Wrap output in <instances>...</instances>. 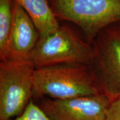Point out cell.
<instances>
[{
    "label": "cell",
    "instance_id": "6da1fadb",
    "mask_svg": "<svg viewBox=\"0 0 120 120\" xmlns=\"http://www.w3.org/2000/svg\"><path fill=\"white\" fill-rule=\"evenodd\" d=\"M34 96L65 99L101 94L89 65L69 64L35 68Z\"/></svg>",
    "mask_w": 120,
    "mask_h": 120
},
{
    "label": "cell",
    "instance_id": "7a4b0ae2",
    "mask_svg": "<svg viewBox=\"0 0 120 120\" xmlns=\"http://www.w3.org/2000/svg\"><path fill=\"white\" fill-rule=\"evenodd\" d=\"M48 1L57 19L76 25L90 43L105 28L120 23V0Z\"/></svg>",
    "mask_w": 120,
    "mask_h": 120
},
{
    "label": "cell",
    "instance_id": "3957f363",
    "mask_svg": "<svg viewBox=\"0 0 120 120\" xmlns=\"http://www.w3.org/2000/svg\"><path fill=\"white\" fill-rule=\"evenodd\" d=\"M94 47L68 26L60 25L50 34L40 37L31 56L35 68L55 65H90Z\"/></svg>",
    "mask_w": 120,
    "mask_h": 120
},
{
    "label": "cell",
    "instance_id": "277c9868",
    "mask_svg": "<svg viewBox=\"0 0 120 120\" xmlns=\"http://www.w3.org/2000/svg\"><path fill=\"white\" fill-rule=\"evenodd\" d=\"M32 60L0 62V120H10L24 111L34 96Z\"/></svg>",
    "mask_w": 120,
    "mask_h": 120
},
{
    "label": "cell",
    "instance_id": "5b68a950",
    "mask_svg": "<svg viewBox=\"0 0 120 120\" xmlns=\"http://www.w3.org/2000/svg\"><path fill=\"white\" fill-rule=\"evenodd\" d=\"M92 45L94 53L89 65L101 94L113 101L120 98V23L102 30Z\"/></svg>",
    "mask_w": 120,
    "mask_h": 120
},
{
    "label": "cell",
    "instance_id": "8992f818",
    "mask_svg": "<svg viewBox=\"0 0 120 120\" xmlns=\"http://www.w3.org/2000/svg\"><path fill=\"white\" fill-rule=\"evenodd\" d=\"M112 101L103 94L65 99L45 98L39 107L51 120H105Z\"/></svg>",
    "mask_w": 120,
    "mask_h": 120
},
{
    "label": "cell",
    "instance_id": "52a82bcc",
    "mask_svg": "<svg viewBox=\"0 0 120 120\" xmlns=\"http://www.w3.org/2000/svg\"><path fill=\"white\" fill-rule=\"evenodd\" d=\"M40 35L33 21L20 5L14 1L13 19L8 39L0 60H31Z\"/></svg>",
    "mask_w": 120,
    "mask_h": 120
},
{
    "label": "cell",
    "instance_id": "ba28073f",
    "mask_svg": "<svg viewBox=\"0 0 120 120\" xmlns=\"http://www.w3.org/2000/svg\"><path fill=\"white\" fill-rule=\"evenodd\" d=\"M22 6L33 21L40 37L50 34L60 24L48 0H14Z\"/></svg>",
    "mask_w": 120,
    "mask_h": 120
},
{
    "label": "cell",
    "instance_id": "9c48e42d",
    "mask_svg": "<svg viewBox=\"0 0 120 120\" xmlns=\"http://www.w3.org/2000/svg\"><path fill=\"white\" fill-rule=\"evenodd\" d=\"M14 0H0V54L4 51L13 19Z\"/></svg>",
    "mask_w": 120,
    "mask_h": 120
},
{
    "label": "cell",
    "instance_id": "30bf717a",
    "mask_svg": "<svg viewBox=\"0 0 120 120\" xmlns=\"http://www.w3.org/2000/svg\"><path fill=\"white\" fill-rule=\"evenodd\" d=\"M10 120H51L39 105L31 100L19 116Z\"/></svg>",
    "mask_w": 120,
    "mask_h": 120
},
{
    "label": "cell",
    "instance_id": "8fae6325",
    "mask_svg": "<svg viewBox=\"0 0 120 120\" xmlns=\"http://www.w3.org/2000/svg\"><path fill=\"white\" fill-rule=\"evenodd\" d=\"M105 120H120V98L112 101L107 109Z\"/></svg>",
    "mask_w": 120,
    "mask_h": 120
}]
</instances>
